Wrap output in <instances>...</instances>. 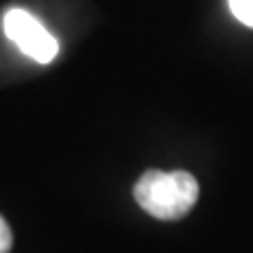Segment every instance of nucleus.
Masks as SVG:
<instances>
[{
	"label": "nucleus",
	"mask_w": 253,
	"mask_h": 253,
	"mask_svg": "<svg viewBox=\"0 0 253 253\" xmlns=\"http://www.w3.org/2000/svg\"><path fill=\"white\" fill-rule=\"evenodd\" d=\"M230 2V9L244 26L253 28V0H227Z\"/></svg>",
	"instance_id": "7ed1b4c3"
},
{
	"label": "nucleus",
	"mask_w": 253,
	"mask_h": 253,
	"mask_svg": "<svg viewBox=\"0 0 253 253\" xmlns=\"http://www.w3.org/2000/svg\"><path fill=\"white\" fill-rule=\"evenodd\" d=\"M9 249H12V230L7 220L0 216V253H9Z\"/></svg>",
	"instance_id": "20e7f679"
},
{
	"label": "nucleus",
	"mask_w": 253,
	"mask_h": 253,
	"mask_svg": "<svg viewBox=\"0 0 253 253\" xmlns=\"http://www.w3.org/2000/svg\"><path fill=\"white\" fill-rule=\"evenodd\" d=\"M199 183L188 171H145L134 185V199L160 220H181L197 204Z\"/></svg>",
	"instance_id": "f257e3e1"
},
{
	"label": "nucleus",
	"mask_w": 253,
	"mask_h": 253,
	"mask_svg": "<svg viewBox=\"0 0 253 253\" xmlns=\"http://www.w3.org/2000/svg\"><path fill=\"white\" fill-rule=\"evenodd\" d=\"M2 31L7 40L38 63H52L59 54V42L56 38L45 28V24L36 19L31 12L21 7H12L2 17Z\"/></svg>",
	"instance_id": "f03ea898"
}]
</instances>
